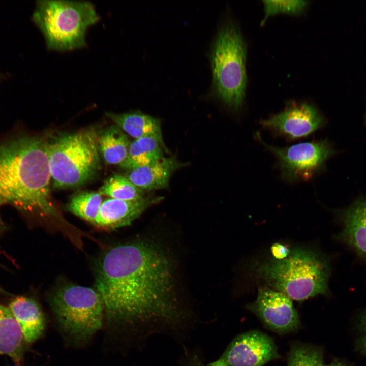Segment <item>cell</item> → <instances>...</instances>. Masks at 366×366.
<instances>
[{"label": "cell", "instance_id": "6da1fadb", "mask_svg": "<svg viewBox=\"0 0 366 366\" xmlns=\"http://www.w3.org/2000/svg\"><path fill=\"white\" fill-rule=\"evenodd\" d=\"M96 289L111 321L175 329L186 322L174 288L171 263L154 245H117L100 260Z\"/></svg>", "mask_w": 366, "mask_h": 366}, {"label": "cell", "instance_id": "7a4b0ae2", "mask_svg": "<svg viewBox=\"0 0 366 366\" xmlns=\"http://www.w3.org/2000/svg\"><path fill=\"white\" fill-rule=\"evenodd\" d=\"M51 178L47 139L24 135L0 143V205L58 217Z\"/></svg>", "mask_w": 366, "mask_h": 366}, {"label": "cell", "instance_id": "3957f363", "mask_svg": "<svg viewBox=\"0 0 366 366\" xmlns=\"http://www.w3.org/2000/svg\"><path fill=\"white\" fill-rule=\"evenodd\" d=\"M253 271L266 286L292 300L302 301L329 293V261L320 253L309 249L291 248L284 259L265 261L256 265Z\"/></svg>", "mask_w": 366, "mask_h": 366}, {"label": "cell", "instance_id": "277c9868", "mask_svg": "<svg viewBox=\"0 0 366 366\" xmlns=\"http://www.w3.org/2000/svg\"><path fill=\"white\" fill-rule=\"evenodd\" d=\"M33 19L48 49L66 51L85 46L87 29L99 17L89 2L44 0L37 2Z\"/></svg>", "mask_w": 366, "mask_h": 366}, {"label": "cell", "instance_id": "5b68a950", "mask_svg": "<svg viewBox=\"0 0 366 366\" xmlns=\"http://www.w3.org/2000/svg\"><path fill=\"white\" fill-rule=\"evenodd\" d=\"M47 144L54 188L81 185L99 167L98 134L94 129L60 133L47 140Z\"/></svg>", "mask_w": 366, "mask_h": 366}, {"label": "cell", "instance_id": "8992f818", "mask_svg": "<svg viewBox=\"0 0 366 366\" xmlns=\"http://www.w3.org/2000/svg\"><path fill=\"white\" fill-rule=\"evenodd\" d=\"M210 60L214 93L228 107L239 108L247 83L246 47L240 32L232 23H227L219 29Z\"/></svg>", "mask_w": 366, "mask_h": 366}, {"label": "cell", "instance_id": "52a82bcc", "mask_svg": "<svg viewBox=\"0 0 366 366\" xmlns=\"http://www.w3.org/2000/svg\"><path fill=\"white\" fill-rule=\"evenodd\" d=\"M49 302L62 329L77 341L89 340L102 326L105 306L96 289L65 285L52 295Z\"/></svg>", "mask_w": 366, "mask_h": 366}, {"label": "cell", "instance_id": "ba28073f", "mask_svg": "<svg viewBox=\"0 0 366 366\" xmlns=\"http://www.w3.org/2000/svg\"><path fill=\"white\" fill-rule=\"evenodd\" d=\"M255 136L276 157L282 179L289 182L312 179L322 171L327 160L336 152L331 143L326 139L279 147L266 144L258 132Z\"/></svg>", "mask_w": 366, "mask_h": 366}, {"label": "cell", "instance_id": "9c48e42d", "mask_svg": "<svg viewBox=\"0 0 366 366\" xmlns=\"http://www.w3.org/2000/svg\"><path fill=\"white\" fill-rule=\"evenodd\" d=\"M280 357L272 339L253 330L237 336L221 357L207 366H263Z\"/></svg>", "mask_w": 366, "mask_h": 366}, {"label": "cell", "instance_id": "30bf717a", "mask_svg": "<svg viewBox=\"0 0 366 366\" xmlns=\"http://www.w3.org/2000/svg\"><path fill=\"white\" fill-rule=\"evenodd\" d=\"M269 329L280 334L294 331L300 326L298 314L292 300L267 286H260L257 298L247 305Z\"/></svg>", "mask_w": 366, "mask_h": 366}, {"label": "cell", "instance_id": "8fae6325", "mask_svg": "<svg viewBox=\"0 0 366 366\" xmlns=\"http://www.w3.org/2000/svg\"><path fill=\"white\" fill-rule=\"evenodd\" d=\"M325 120L318 110L307 103L292 104L283 111L260 124L276 136L288 140L306 137L322 128Z\"/></svg>", "mask_w": 366, "mask_h": 366}, {"label": "cell", "instance_id": "7c38bea8", "mask_svg": "<svg viewBox=\"0 0 366 366\" xmlns=\"http://www.w3.org/2000/svg\"><path fill=\"white\" fill-rule=\"evenodd\" d=\"M160 200L159 197H150L134 201L108 198L102 202L93 224L107 229L129 225L147 208Z\"/></svg>", "mask_w": 366, "mask_h": 366}, {"label": "cell", "instance_id": "4fadbf2b", "mask_svg": "<svg viewBox=\"0 0 366 366\" xmlns=\"http://www.w3.org/2000/svg\"><path fill=\"white\" fill-rule=\"evenodd\" d=\"M339 215L342 229L337 239L366 261V198L358 199Z\"/></svg>", "mask_w": 366, "mask_h": 366}, {"label": "cell", "instance_id": "5bb4252c", "mask_svg": "<svg viewBox=\"0 0 366 366\" xmlns=\"http://www.w3.org/2000/svg\"><path fill=\"white\" fill-rule=\"evenodd\" d=\"M8 307L17 321L26 343H32L43 333L45 326L44 313L33 299L18 296Z\"/></svg>", "mask_w": 366, "mask_h": 366}, {"label": "cell", "instance_id": "9a60e30c", "mask_svg": "<svg viewBox=\"0 0 366 366\" xmlns=\"http://www.w3.org/2000/svg\"><path fill=\"white\" fill-rule=\"evenodd\" d=\"M181 166L174 157H163L149 165L128 170L125 176L141 190L166 188L172 174Z\"/></svg>", "mask_w": 366, "mask_h": 366}, {"label": "cell", "instance_id": "2e32d148", "mask_svg": "<svg viewBox=\"0 0 366 366\" xmlns=\"http://www.w3.org/2000/svg\"><path fill=\"white\" fill-rule=\"evenodd\" d=\"M26 344L8 307L0 303V354L9 356L20 365Z\"/></svg>", "mask_w": 366, "mask_h": 366}, {"label": "cell", "instance_id": "e0dca14e", "mask_svg": "<svg viewBox=\"0 0 366 366\" xmlns=\"http://www.w3.org/2000/svg\"><path fill=\"white\" fill-rule=\"evenodd\" d=\"M106 115L135 139L148 136L162 138L159 120L149 115L138 111L120 114L107 113Z\"/></svg>", "mask_w": 366, "mask_h": 366}, {"label": "cell", "instance_id": "ac0fdd59", "mask_svg": "<svg viewBox=\"0 0 366 366\" xmlns=\"http://www.w3.org/2000/svg\"><path fill=\"white\" fill-rule=\"evenodd\" d=\"M162 138L148 136L135 139L130 143L128 155L120 166L128 170L146 166L163 156Z\"/></svg>", "mask_w": 366, "mask_h": 366}, {"label": "cell", "instance_id": "d6986e66", "mask_svg": "<svg viewBox=\"0 0 366 366\" xmlns=\"http://www.w3.org/2000/svg\"><path fill=\"white\" fill-rule=\"evenodd\" d=\"M130 144L127 135L116 125L98 135L99 152L108 164L120 165L127 158Z\"/></svg>", "mask_w": 366, "mask_h": 366}, {"label": "cell", "instance_id": "ffe728a7", "mask_svg": "<svg viewBox=\"0 0 366 366\" xmlns=\"http://www.w3.org/2000/svg\"><path fill=\"white\" fill-rule=\"evenodd\" d=\"M98 192H81L74 195L67 204V209L76 216L94 224L102 203Z\"/></svg>", "mask_w": 366, "mask_h": 366}, {"label": "cell", "instance_id": "44dd1931", "mask_svg": "<svg viewBox=\"0 0 366 366\" xmlns=\"http://www.w3.org/2000/svg\"><path fill=\"white\" fill-rule=\"evenodd\" d=\"M101 195L111 198L126 201H134L142 199L144 194L125 176L114 175L108 178L99 189Z\"/></svg>", "mask_w": 366, "mask_h": 366}, {"label": "cell", "instance_id": "7402d4cb", "mask_svg": "<svg viewBox=\"0 0 366 366\" xmlns=\"http://www.w3.org/2000/svg\"><path fill=\"white\" fill-rule=\"evenodd\" d=\"M287 366H324L323 350L309 345H295L288 354Z\"/></svg>", "mask_w": 366, "mask_h": 366}, {"label": "cell", "instance_id": "603a6c76", "mask_svg": "<svg viewBox=\"0 0 366 366\" xmlns=\"http://www.w3.org/2000/svg\"><path fill=\"white\" fill-rule=\"evenodd\" d=\"M263 2L265 16L261 24L265 23L269 16L276 13H299L303 11L307 5V2L304 1H263Z\"/></svg>", "mask_w": 366, "mask_h": 366}, {"label": "cell", "instance_id": "cb8c5ba5", "mask_svg": "<svg viewBox=\"0 0 366 366\" xmlns=\"http://www.w3.org/2000/svg\"><path fill=\"white\" fill-rule=\"evenodd\" d=\"M270 251L273 259L277 260H281L286 258L289 254L291 249L286 246L280 243H274L270 248Z\"/></svg>", "mask_w": 366, "mask_h": 366}, {"label": "cell", "instance_id": "d4e9b609", "mask_svg": "<svg viewBox=\"0 0 366 366\" xmlns=\"http://www.w3.org/2000/svg\"><path fill=\"white\" fill-rule=\"evenodd\" d=\"M356 347L362 354L366 355V334L358 340Z\"/></svg>", "mask_w": 366, "mask_h": 366}, {"label": "cell", "instance_id": "484cf974", "mask_svg": "<svg viewBox=\"0 0 366 366\" xmlns=\"http://www.w3.org/2000/svg\"><path fill=\"white\" fill-rule=\"evenodd\" d=\"M188 366H204V365L198 356L194 354L189 361Z\"/></svg>", "mask_w": 366, "mask_h": 366}, {"label": "cell", "instance_id": "4316f807", "mask_svg": "<svg viewBox=\"0 0 366 366\" xmlns=\"http://www.w3.org/2000/svg\"><path fill=\"white\" fill-rule=\"evenodd\" d=\"M359 327L361 331L366 332V310L362 313L359 318Z\"/></svg>", "mask_w": 366, "mask_h": 366}, {"label": "cell", "instance_id": "83f0119b", "mask_svg": "<svg viewBox=\"0 0 366 366\" xmlns=\"http://www.w3.org/2000/svg\"><path fill=\"white\" fill-rule=\"evenodd\" d=\"M326 366H347L345 363L338 360H335Z\"/></svg>", "mask_w": 366, "mask_h": 366}, {"label": "cell", "instance_id": "f1b7e54d", "mask_svg": "<svg viewBox=\"0 0 366 366\" xmlns=\"http://www.w3.org/2000/svg\"><path fill=\"white\" fill-rule=\"evenodd\" d=\"M2 222H1V219H0V229H1V228H2Z\"/></svg>", "mask_w": 366, "mask_h": 366}, {"label": "cell", "instance_id": "f546056e", "mask_svg": "<svg viewBox=\"0 0 366 366\" xmlns=\"http://www.w3.org/2000/svg\"><path fill=\"white\" fill-rule=\"evenodd\" d=\"M364 123H365V124H366V113H365V120H364Z\"/></svg>", "mask_w": 366, "mask_h": 366}, {"label": "cell", "instance_id": "4dcf8cb0", "mask_svg": "<svg viewBox=\"0 0 366 366\" xmlns=\"http://www.w3.org/2000/svg\"><path fill=\"white\" fill-rule=\"evenodd\" d=\"M12 366H20V365H17V364H16V365H12Z\"/></svg>", "mask_w": 366, "mask_h": 366}]
</instances>
